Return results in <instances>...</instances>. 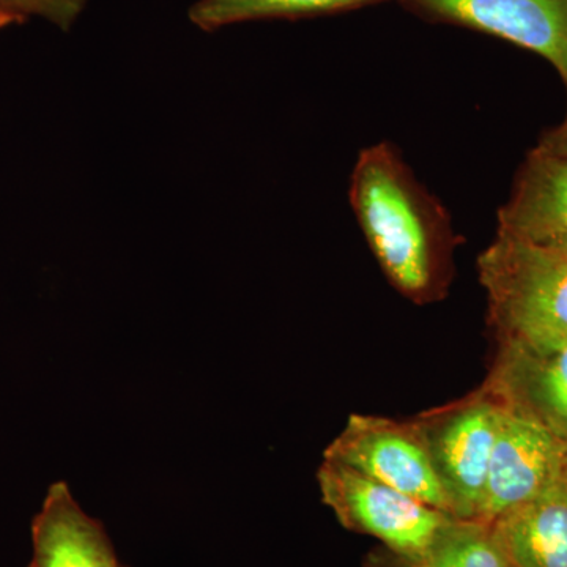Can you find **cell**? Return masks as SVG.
<instances>
[{
  "mask_svg": "<svg viewBox=\"0 0 567 567\" xmlns=\"http://www.w3.org/2000/svg\"><path fill=\"white\" fill-rule=\"evenodd\" d=\"M349 199L369 248L395 289L416 303L440 297L457 244L453 219L391 142L360 152Z\"/></svg>",
  "mask_w": 567,
  "mask_h": 567,
  "instance_id": "cell-1",
  "label": "cell"
},
{
  "mask_svg": "<svg viewBox=\"0 0 567 567\" xmlns=\"http://www.w3.org/2000/svg\"><path fill=\"white\" fill-rule=\"evenodd\" d=\"M499 347L550 353L567 346V248L496 230L477 259Z\"/></svg>",
  "mask_w": 567,
  "mask_h": 567,
  "instance_id": "cell-2",
  "label": "cell"
},
{
  "mask_svg": "<svg viewBox=\"0 0 567 567\" xmlns=\"http://www.w3.org/2000/svg\"><path fill=\"white\" fill-rule=\"evenodd\" d=\"M317 481L324 505L342 525L377 537L415 565L427 559L436 537L454 518L336 462L324 461Z\"/></svg>",
  "mask_w": 567,
  "mask_h": 567,
  "instance_id": "cell-3",
  "label": "cell"
},
{
  "mask_svg": "<svg viewBox=\"0 0 567 567\" xmlns=\"http://www.w3.org/2000/svg\"><path fill=\"white\" fill-rule=\"evenodd\" d=\"M324 461L344 465L451 516L445 488L420 424L350 416L344 431L324 451Z\"/></svg>",
  "mask_w": 567,
  "mask_h": 567,
  "instance_id": "cell-4",
  "label": "cell"
},
{
  "mask_svg": "<svg viewBox=\"0 0 567 567\" xmlns=\"http://www.w3.org/2000/svg\"><path fill=\"white\" fill-rule=\"evenodd\" d=\"M565 477L567 443L502 405L486 488L475 522L495 524Z\"/></svg>",
  "mask_w": 567,
  "mask_h": 567,
  "instance_id": "cell-5",
  "label": "cell"
},
{
  "mask_svg": "<svg viewBox=\"0 0 567 567\" xmlns=\"http://www.w3.org/2000/svg\"><path fill=\"white\" fill-rule=\"evenodd\" d=\"M499 415L502 405L483 390L434 425H421L457 520H476L480 513Z\"/></svg>",
  "mask_w": 567,
  "mask_h": 567,
  "instance_id": "cell-6",
  "label": "cell"
},
{
  "mask_svg": "<svg viewBox=\"0 0 567 567\" xmlns=\"http://www.w3.org/2000/svg\"><path fill=\"white\" fill-rule=\"evenodd\" d=\"M425 21L461 25L535 52L567 81V0H399Z\"/></svg>",
  "mask_w": 567,
  "mask_h": 567,
  "instance_id": "cell-7",
  "label": "cell"
},
{
  "mask_svg": "<svg viewBox=\"0 0 567 567\" xmlns=\"http://www.w3.org/2000/svg\"><path fill=\"white\" fill-rule=\"evenodd\" d=\"M484 391L567 443V346L550 353L499 347Z\"/></svg>",
  "mask_w": 567,
  "mask_h": 567,
  "instance_id": "cell-8",
  "label": "cell"
},
{
  "mask_svg": "<svg viewBox=\"0 0 567 567\" xmlns=\"http://www.w3.org/2000/svg\"><path fill=\"white\" fill-rule=\"evenodd\" d=\"M498 233L567 248V158L536 145L518 167Z\"/></svg>",
  "mask_w": 567,
  "mask_h": 567,
  "instance_id": "cell-9",
  "label": "cell"
},
{
  "mask_svg": "<svg viewBox=\"0 0 567 567\" xmlns=\"http://www.w3.org/2000/svg\"><path fill=\"white\" fill-rule=\"evenodd\" d=\"M29 567H125L102 522L87 516L69 484H52L32 520Z\"/></svg>",
  "mask_w": 567,
  "mask_h": 567,
  "instance_id": "cell-10",
  "label": "cell"
},
{
  "mask_svg": "<svg viewBox=\"0 0 567 567\" xmlns=\"http://www.w3.org/2000/svg\"><path fill=\"white\" fill-rule=\"evenodd\" d=\"M513 567H567V477L492 524Z\"/></svg>",
  "mask_w": 567,
  "mask_h": 567,
  "instance_id": "cell-11",
  "label": "cell"
},
{
  "mask_svg": "<svg viewBox=\"0 0 567 567\" xmlns=\"http://www.w3.org/2000/svg\"><path fill=\"white\" fill-rule=\"evenodd\" d=\"M388 0H199L188 11L189 21L205 32L264 20H305L375 6Z\"/></svg>",
  "mask_w": 567,
  "mask_h": 567,
  "instance_id": "cell-12",
  "label": "cell"
},
{
  "mask_svg": "<svg viewBox=\"0 0 567 567\" xmlns=\"http://www.w3.org/2000/svg\"><path fill=\"white\" fill-rule=\"evenodd\" d=\"M423 563L435 567H513L492 525L453 518Z\"/></svg>",
  "mask_w": 567,
  "mask_h": 567,
  "instance_id": "cell-13",
  "label": "cell"
},
{
  "mask_svg": "<svg viewBox=\"0 0 567 567\" xmlns=\"http://www.w3.org/2000/svg\"><path fill=\"white\" fill-rule=\"evenodd\" d=\"M11 6L28 17H40L55 28L69 32L81 17L89 0H10Z\"/></svg>",
  "mask_w": 567,
  "mask_h": 567,
  "instance_id": "cell-14",
  "label": "cell"
},
{
  "mask_svg": "<svg viewBox=\"0 0 567 567\" xmlns=\"http://www.w3.org/2000/svg\"><path fill=\"white\" fill-rule=\"evenodd\" d=\"M567 92V81L565 82ZM539 147L546 148L557 155L566 156L567 158V106L565 118L558 123L554 128L547 130L546 133L540 136Z\"/></svg>",
  "mask_w": 567,
  "mask_h": 567,
  "instance_id": "cell-15",
  "label": "cell"
},
{
  "mask_svg": "<svg viewBox=\"0 0 567 567\" xmlns=\"http://www.w3.org/2000/svg\"><path fill=\"white\" fill-rule=\"evenodd\" d=\"M28 18L21 14L20 11L14 9L9 2H0V29L9 28V25L20 24Z\"/></svg>",
  "mask_w": 567,
  "mask_h": 567,
  "instance_id": "cell-16",
  "label": "cell"
},
{
  "mask_svg": "<svg viewBox=\"0 0 567 567\" xmlns=\"http://www.w3.org/2000/svg\"><path fill=\"white\" fill-rule=\"evenodd\" d=\"M416 567H435V566L429 565V563H417Z\"/></svg>",
  "mask_w": 567,
  "mask_h": 567,
  "instance_id": "cell-17",
  "label": "cell"
},
{
  "mask_svg": "<svg viewBox=\"0 0 567 567\" xmlns=\"http://www.w3.org/2000/svg\"><path fill=\"white\" fill-rule=\"evenodd\" d=\"M0 2H9V3H11L10 0H0Z\"/></svg>",
  "mask_w": 567,
  "mask_h": 567,
  "instance_id": "cell-18",
  "label": "cell"
}]
</instances>
